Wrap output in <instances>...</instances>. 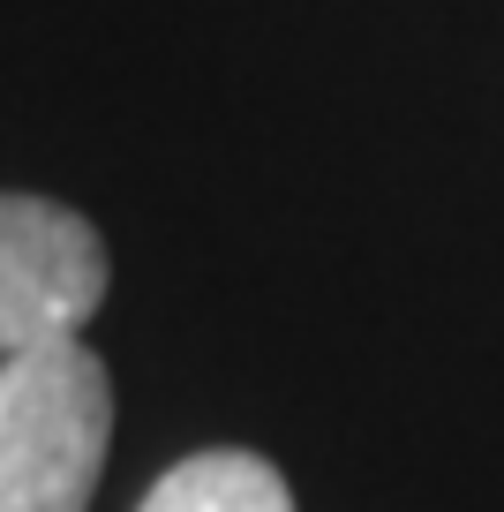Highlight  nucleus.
I'll return each instance as SVG.
<instances>
[{"label":"nucleus","instance_id":"f257e3e1","mask_svg":"<svg viewBox=\"0 0 504 512\" xmlns=\"http://www.w3.org/2000/svg\"><path fill=\"white\" fill-rule=\"evenodd\" d=\"M113 445V377L76 332L0 362V512H91Z\"/></svg>","mask_w":504,"mask_h":512},{"label":"nucleus","instance_id":"f03ea898","mask_svg":"<svg viewBox=\"0 0 504 512\" xmlns=\"http://www.w3.org/2000/svg\"><path fill=\"white\" fill-rule=\"evenodd\" d=\"M106 279V241L83 211L0 189V354L68 339L106 302Z\"/></svg>","mask_w":504,"mask_h":512},{"label":"nucleus","instance_id":"7ed1b4c3","mask_svg":"<svg viewBox=\"0 0 504 512\" xmlns=\"http://www.w3.org/2000/svg\"><path fill=\"white\" fill-rule=\"evenodd\" d=\"M136 512H294V490L264 452H196L166 467Z\"/></svg>","mask_w":504,"mask_h":512}]
</instances>
